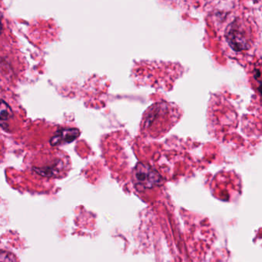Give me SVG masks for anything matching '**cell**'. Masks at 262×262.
I'll return each instance as SVG.
<instances>
[{"instance_id": "obj_2", "label": "cell", "mask_w": 262, "mask_h": 262, "mask_svg": "<svg viewBox=\"0 0 262 262\" xmlns=\"http://www.w3.org/2000/svg\"><path fill=\"white\" fill-rule=\"evenodd\" d=\"M134 183L143 189H150L163 183L159 174L149 165L138 163L133 171Z\"/></svg>"}, {"instance_id": "obj_5", "label": "cell", "mask_w": 262, "mask_h": 262, "mask_svg": "<svg viewBox=\"0 0 262 262\" xmlns=\"http://www.w3.org/2000/svg\"><path fill=\"white\" fill-rule=\"evenodd\" d=\"M0 262H17V259L11 252L0 250Z\"/></svg>"}, {"instance_id": "obj_1", "label": "cell", "mask_w": 262, "mask_h": 262, "mask_svg": "<svg viewBox=\"0 0 262 262\" xmlns=\"http://www.w3.org/2000/svg\"><path fill=\"white\" fill-rule=\"evenodd\" d=\"M226 38L235 52L249 50L252 43L250 26L244 20L236 18L226 29Z\"/></svg>"}, {"instance_id": "obj_4", "label": "cell", "mask_w": 262, "mask_h": 262, "mask_svg": "<svg viewBox=\"0 0 262 262\" xmlns=\"http://www.w3.org/2000/svg\"><path fill=\"white\" fill-rule=\"evenodd\" d=\"M12 117L13 112L10 106L3 100H0V121H7Z\"/></svg>"}, {"instance_id": "obj_6", "label": "cell", "mask_w": 262, "mask_h": 262, "mask_svg": "<svg viewBox=\"0 0 262 262\" xmlns=\"http://www.w3.org/2000/svg\"><path fill=\"white\" fill-rule=\"evenodd\" d=\"M2 19H3V15L0 13V35L2 33V30H3V24H2Z\"/></svg>"}, {"instance_id": "obj_3", "label": "cell", "mask_w": 262, "mask_h": 262, "mask_svg": "<svg viewBox=\"0 0 262 262\" xmlns=\"http://www.w3.org/2000/svg\"><path fill=\"white\" fill-rule=\"evenodd\" d=\"M80 135V131L76 128H66L58 130L51 138L50 143L52 146H58L63 143H69L74 141Z\"/></svg>"}]
</instances>
